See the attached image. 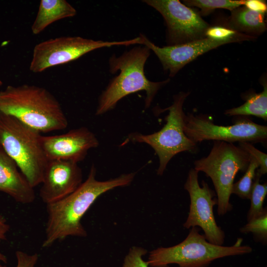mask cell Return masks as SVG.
Instances as JSON below:
<instances>
[{
	"label": "cell",
	"instance_id": "d6986e66",
	"mask_svg": "<svg viewBox=\"0 0 267 267\" xmlns=\"http://www.w3.org/2000/svg\"><path fill=\"white\" fill-rule=\"evenodd\" d=\"M260 178L256 175L250 197L251 206L247 215L248 221L259 217L266 210L263 208V203L267 194V184L266 182L260 183Z\"/></svg>",
	"mask_w": 267,
	"mask_h": 267
},
{
	"label": "cell",
	"instance_id": "484cf974",
	"mask_svg": "<svg viewBox=\"0 0 267 267\" xmlns=\"http://www.w3.org/2000/svg\"><path fill=\"white\" fill-rule=\"evenodd\" d=\"M17 260L16 267H35L38 260L37 254H29L22 251H17L15 253Z\"/></svg>",
	"mask_w": 267,
	"mask_h": 267
},
{
	"label": "cell",
	"instance_id": "5bb4252c",
	"mask_svg": "<svg viewBox=\"0 0 267 267\" xmlns=\"http://www.w3.org/2000/svg\"><path fill=\"white\" fill-rule=\"evenodd\" d=\"M142 45L148 47L157 56L163 69L174 77L185 65L200 55L224 44L230 41L219 40L204 38L194 41L174 45L160 47L140 34Z\"/></svg>",
	"mask_w": 267,
	"mask_h": 267
},
{
	"label": "cell",
	"instance_id": "277c9868",
	"mask_svg": "<svg viewBox=\"0 0 267 267\" xmlns=\"http://www.w3.org/2000/svg\"><path fill=\"white\" fill-rule=\"evenodd\" d=\"M42 135L16 118L0 113V144L34 188L41 184L48 162Z\"/></svg>",
	"mask_w": 267,
	"mask_h": 267
},
{
	"label": "cell",
	"instance_id": "cb8c5ba5",
	"mask_svg": "<svg viewBox=\"0 0 267 267\" xmlns=\"http://www.w3.org/2000/svg\"><path fill=\"white\" fill-rule=\"evenodd\" d=\"M147 253V250L142 247H132L124 258L122 267H149L143 258Z\"/></svg>",
	"mask_w": 267,
	"mask_h": 267
},
{
	"label": "cell",
	"instance_id": "7402d4cb",
	"mask_svg": "<svg viewBox=\"0 0 267 267\" xmlns=\"http://www.w3.org/2000/svg\"><path fill=\"white\" fill-rule=\"evenodd\" d=\"M205 38L219 40L230 41L232 43L252 41L257 38L235 31L223 25L210 26L205 33Z\"/></svg>",
	"mask_w": 267,
	"mask_h": 267
},
{
	"label": "cell",
	"instance_id": "e0dca14e",
	"mask_svg": "<svg viewBox=\"0 0 267 267\" xmlns=\"http://www.w3.org/2000/svg\"><path fill=\"white\" fill-rule=\"evenodd\" d=\"M265 15L244 6H240L231 11V15L224 24L235 31L257 38L267 30Z\"/></svg>",
	"mask_w": 267,
	"mask_h": 267
},
{
	"label": "cell",
	"instance_id": "3957f363",
	"mask_svg": "<svg viewBox=\"0 0 267 267\" xmlns=\"http://www.w3.org/2000/svg\"><path fill=\"white\" fill-rule=\"evenodd\" d=\"M147 46H135L119 56L113 54L109 60V72L119 74L109 82L100 95L95 115H101L114 109L124 97L144 91L145 108L151 105L158 90L168 84L170 79L160 82L149 80L144 73L146 62L150 55Z\"/></svg>",
	"mask_w": 267,
	"mask_h": 267
},
{
	"label": "cell",
	"instance_id": "52a82bcc",
	"mask_svg": "<svg viewBox=\"0 0 267 267\" xmlns=\"http://www.w3.org/2000/svg\"><path fill=\"white\" fill-rule=\"evenodd\" d=\"M189 92L181 91L175 95L172 104L161 110L168 111L165 117L166 124L159 131L143 134L139 133L130 134L121 145L129 142L144 143L150 145L158 157L159 166L157 174L162 175L171 159L176 154L183 151L194 152L197 144L189 139L183 131V103Z\"/></svg>",
	"mask_w": 267,
	"mask_h": 267
},
{
	"label": "cell",
	"instance_id": "ffe728a7",
	"mask_svg": "<svg viewBox=\"0 0 267 267\" xmlns=\"http://www.w3.org/2000/svg\"><path fill=\"white\" fill-rule=\"evenodd\" d=\"M245 0H186L183 4L188 7L199 8L201 14L207 15L217 8H225L230 11L244 5Z\"/></svg>",
	"mask_w": 267,
	"mask_h": 267
},
{
	"label": "cell",
	"instance_id": "44dd1931",
	"mask_svg": "<svg viewBox=\"0 0 267 267\" xmlns=\"http://www.w3.org/2000/svg\"><path fill=\"white\" fill-rule=\"evenodd\" d=\"M259 167L258 162L251 156L250 162L244 175L238 181L233 183L232 194H236L242 199H250L256 177V171Z\"/></svg>",
	"mask_w": 267,
	"mask_h": 267
},
{
	"label": "cell",
	"instance_id": "4fadbf2b",
	"mask_svg": "<svg viewBox=\"0 0 267 267\" xmlns=\"http://www.w3.org/2000/svg\"><path fill=\"white\" fill-rule=\"evenodd\" d=\"M83 182L82 170L78 163L49 160L41 183L40 197L46 205L57 202L73 192Z\"/></svg>",
	"mask_w": 267,
	"mask_h": 267
},
{
	"label": "cell",
	"instance_id": "8992f818",
	"mask_svg": "<svg viewBox=\"0 0 267 267\" xmlns=\"http://www.w3.org/2000/svg\"><path fill=\"white\" fill-rule=\"evenodd\" d=\"M251 156L233 143L215 140L208 156L194 161V169L211 178L217 195V212L223 215L230 211V197L236 175L245 172Z\"/></svg>",
	"mask_w": 267,
	"mask_h": 267
},
{
	"label": "cell",
	"instance_id": "d4e9b609",
	"mask_svg": "<svg viewBox=\"0 0 267 267\" xmlns=\"http://www.w3.org/2000/svg\"><path fill=\"white\" fill-rule=\"evenodd\" d=\"M238 146L247 152L259 164L256 175L261 177L267 173V154L261 151L247 142H238Z\"/></svg>",
	"mask_w": 267,
	"mask_h": 267
},
{
	"label": "cell",
	"instance_id": "30bf717a",
	"mask_svg": "<svg viewBox=\"0 0 267 267\" xmlns=\"http://www.w3.org/2000/svg\"><path fill=\"white\" fill-rule=\"evenodd\" d=\"M158 11L166 26L168 45L180 44L205 38L210 25L200 14L178 0H144Z\"/></svg>",
	"mask_w": 267,
	"mask_h": 267
},
{
	"label": "cell",
	"instance_id": "ba28073f",
	"mask_svg": "<svg viewBox=\"0 0 267 267\" xmlns=\"http://www.w3.org/2000/svg\"><path fill=\"white\" fill-rule=\"evenodd\" d=\"M139 37L122 41L94 40L79 36H65L50 39L37 44L30 64V70L40 73L53 66L74 61L96 49L116 45L141 44Z\"/></svg>",
	"mask_w": 267,
	"mask_h": 267
},
{
	"label": "cell",
	"instance_id": "9c48e42d",
	"mask_svg": "<svg viewBox=\"0 0 267 267\" xmlns=\"http://www.w3.org/2000/svg\"><path fill=\"white\" fill-rule=\"evenodd\" d=\"M183 131L196 144L205 140H218L233 143L238 142L266 144L267 127L256 124L246 117H240L231 125L214 123L206 115L188 113L184 118Z\"/></svg>",
	"mask_w": 267,
	"mask_h": 267
},
{
	"label": "cell",
	"instance_id": "4316f807",
	"mask_svg": "<svg viewBox=\"0 0 267 267\" xmlns=\"http://www.w3.org/2000/svg\"><path fill=\"white\" fill-rule=\"evenodd\" d=\"M10 230V225L2 215L0 214V243L6 238ZM7 259L6 256L0 252V267H6Z\"/></svg>",
	"mask_w": 267,
	"mask_h": 267
},
{
	"label": "cell",
	"instance_id": "2e32d148",
	"mask_svg": "<svg viewBox=\"0 0 267 267\" xmlns=\"http://www.w3.org/2000/svg\"><path fill=\"white\" fill-rule=\"evenodd\" d=\"M76 9L65 0H41L38 11L31 27L34 35H38L54 22L74 16Z\"/></svg>",
	"mask_w": 267,
	"mask_h": 267
},
{
	"label": "cell",
	"instance_id": "ac0fdd59",
	"mask_svg": "<svg viewBox=\"0 0 267 267\" xmlns=\"http://www.w3.org/2000/svg\"><path fill=\"white\" fill-rule=\"evenodd\" d=\"M263 90L259 93L252 92L244 96L246 101L242 105L227 109L224 114L232 116L252 115L267 121V82L262 80Z\"/></svg>",
	"mask_w": 267,
	"mask_h": 267
},
{
	"label": "cell",
	"instance_id": "9a60e30c",
	"mask_svg": "<svg viewBox=\"0 0 267 267\" xmlns=\"http://www.w3.org/2000/svg\"><path fill=\"white\" fill-rule=\"evenodd\" d=\"M0 191L23 204L32 203L36 198L34 188L0 144Z\"/></svg>",
	"mask_w": 267,
	"mask_h": 267
},
{
	"label": "cell",
	"instance_id": "7a4b0ae2",
	"mask_svg": "<svg viewBox=\"0 0 267 267\" xmlns=\"http://www.w3.org/2000/svg\"><path fill=\"white\" fill-rule=\"evenodd\" d=\"M0 113L13 116L41 133L63 130L68 124L55 97L35 85L8 86L0 91Z\"/></svg>",
	"mask_w": 267,
	"mask_h": 267
},
{
	"label": "cell",
	"instance_id": "603a6c76",
	"mask_svg": "<svg viewBox=\"0 0 267 267\" xmlns=\"http://www.w3.org/2000/svg\"><path fill=\"white\" fill-rule=\"evenodd\" d=\"M242 233L251 232L259 239L267 241V210L259 217L248 221L240 229Z\"/></svg>",
	"mask_w": 267,
	"mask_h": 267
},
{
	"label": "cell",
	"instance_id": "8fae6325",
	"mask_svg": "<svg viewBox=\"0 0 267 267\" xmlns=\"http://www.w3.org/2000/svg\"><path fill=\"white\" fill-rule=\"evenodd\" d=\"M198 173L194 169H191L184 184V189L189 194L190 203L188 216L183 227L188 229L199 226L204 231L208 241L222 245L225 234L218 225L213 212V207L217 204L216 194L204 181L202 186H200Z\"/></svg>",
	"mask_w": 267,
	"mask_h": 267
},
{
	"label": "cell",
	"instance_id": "83f0119b",
	"mask_svg": "<svg viewBox=\"0 0 267 267\" xmlns=\"http://www.w3.org/2000/svg\"><path fill=\"white\" fill-rule=\"evenodd\" d=\"M244 6L250 10L263 13L267 10L266 2L262 0H245Z\"/></svg>",
	"mask_w": 267,
	"mask_h": 267
},
{
	"label": "cell",
	"instance_id": "6da1fadb",
	"mask_svg": "<svg viewBox=\"0 0 267 267\" xmlns=\"http://www.w3.org/2000/svg\"><path fill=\"white\" fill-rule=\"evenodd\" d=\"M96 170L92 165L85 181L73 192L57 202L46 205L47 219L44 248L48 247L68 236L86 237L81 220L95 200L105 192L130 185L135 173L124 174L105 181L96 179Z\"/></svg>",
	"mask_w": 267,
	"mask_h": 267
},
{
	"label": "cell",
	"instance_id": "5b68a950",
	"mask_svg": "<svg viewBox=\"0 0 267 267\" xmlns=\"http://www.w3.org/2000/svg\"><path fill=\"white\" fill-rule=\"evenodd\" d=\"M242 242V239L238 238L231 246L215 245L208 241L199 228L192 227L180 243L151 251L147 262L151 267H166L170 264L179 267H206L216 259L252 252L250 246L243 245Z\"/></svg>",
	"mask_w": 267,
	"mask_h": 267
},
{
	"label": "cell",
	"instance_id": "7c38bea8",
	"mask_svg": "<svg viewBox=\"0 0 267 267\" xmlns=\"http://www.w3.org/2000/svg\"><path fill=\"white\" fill-rule=\"evenodd\" d=\"M41 143L48 160H63L78 163L88 151L99 145L95 134L82 127L61 134L42 135Z\"/></svg>",
	"mask_w": 267,
	"mask_h": 267
}]
</instances>
